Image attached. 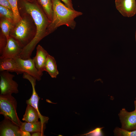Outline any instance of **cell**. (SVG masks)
<instances>
[{"label": "cell", "instance_id": "6da1fadb", "mask_svg": "<svg viewBox=\"0 0 136 136\" xmlns=\"http://www.w3.org/2000/svg\"><path fill=\"white\" fill-rule=\"evenodd\" d=\"M22 4L27 13L31 16L36 27L34 37L23 48L20 56L23 59H27L31 58L32 52L38 43L49 35L48 29L51 21L42 8L37 3L23 0Z\"/></svg>", "mask_w": 136, "mask_h": 136}, {"label": "cell", "instance_id": "7a4b0ae2", "mask_svg": "<svg viewBox=\"0 0 136 136\" xmlns=\"http://www.w3.org/2000/svg\"><path fill=\"white\" fill-rule=\"evenodd\" d=\"M51 1L53 16L48 29L49 35L63 25L74 29L76 24L75 19L82 15V13L70 8L59 0H51Z\"/></svg>", "mask_w": 136, "mask_h": 136}, {"label": "cell", "instance_id": "3957f363", "mask_svg": "<svg viewBox=\"0 0 136 136\" xmlns=\"http://www.w3.org/2000/svg\"><path fill=\"white\" fill-rule=\"evenodd\" d=\"M30 19L26 16L22 17L15 25L10 34V36L17 40L23 48L31 41L36 34Z\"/></svg>", "mask_w": 136, "mask_h": 136}, {"label": "cell", "instance_id": "277c9868", "mask_svg": "<svg viewBox=\"0 0 136 136\" xmlns=\"http://www.w3.org/2000/svg\"><path fill=\"white\" fill-rule=\"evenodd\" d=\"M17 102L12 95H0V114L20 126L22 122L17 115Z\"/></svg>", "mask_w": 136, "mask_h": 136}, {"label": "cell", "instance_id": "5b68a950", "mask_svg": "<svg viewBox=\"0 0 136 136\" xmlns=\"http://www.w3.org/2000/svg\"><path fill=\"white\" fill-rule=\"evenodd\" d=\"M15 76L8 71L0 72V95H12L18 93V84L13 79Z\"/></svg>", "mask_w": 136, "mask_h": 136}, {"label": "cell", "instance_id": "8992f818", "mask_svg": "<svg viewBox=\"0 0 136 136\" xmlns=\"http://www.w3.org/2000/svg\"><path fill=\"white\" fill-rule=\"evenodd\" d=\"M15 59L21 74L25 72L35 78L38 81L41 80L42 75L39 73L36 68L33 58L23 59L19 57Z\"/></svg>", "mask_w": 136, "mask_h": 136}, {"label": "cell", "instance_id": "52a82bcc", "mask_svg": "<svg viewBox=\"0 0 136 136\" xmlns=\"http://www.w3.org/2000/svg\"><path fill=\"white\" fill-rule=\"evenodd\" d=\"M23 48L14 38L10 36L7 40L6 45L4 49L0 58L15 59L20 57Z\"/></svg>", "mask_w": 136, "mask_h": 136}, {"label": "cell", "instance_id": "ba28073f", "mask_svg": "<svg viewBox=\"0 0 136 136\" xmlns=\"http://www.w3.org/2000/svg\"><path fill=\"white\" fill-rule=\"evenodd\" d=\"M118 116L122 128L129 131L136 130V112L134 110L128 112L125 108H123Z\"/></svg>", "mask_w": 136, "mask_h": 136}, {"label": "cell", "instance_id": "9c48e42d", "mask_svg": "<svg viewBox=\"0 0 136 136\" xmlns=\"http://www.w3.org/2000/svg\"><path fill=\"white\" fill-rule=\"evenodd\" d=\"M0 136H21L20 126L9 118L4 117L0 122Z\"/></svg>", "mask_w": 136, "mask_h": 136}, {"label": "cell", "instance_id": "30bf717a", "mask_svg": "<svg viewBox=\"0 0 136 136\" xmlns=\"http://www.w3.org/2000/svg\"><path fill=\"white\" fill-rule=\"evenodd\" d=\"M116 9L124 16L131 17L136 13L135 0H115Z\"/></svg>", "mask_w": 136, "mask_h": 136}, {"label": "cell", "instance_id": "8fae6325", "mask_svg": "<svg viewBox=\"0 0 136 136\" xmlns=\"http://www.w3.org/2000/svg\"><path fill=\"white\" fill-rule=\"evenodd\" d=\"M43 123H47L49 118L39 113L31 105L27 104L22 120L25 122L33 123L37 122L39 119Z\"/></svg>", "mask_w": 136, "mask_h": 136}, {"label": "cell", "instance_id": "7c38bea8", "mask_svg": "<svg viewBox=\"0 0 136 136\" xmlns=\"http://www.w3.org/2000/svg\"><path fill=\"white\" fill-rule=\"evenodd\" d=\"M36 53L33 58L36 67L39 73L42 75L44 71V67L47 58L49 55L47 52L40 45L36 48Z\"/></svg>", "mask_w": 136, "mask_h": 136}, {"label": "cell", "instance_id": "4fadbf2b", "mask_svg": "<svg viewBox=\"0 0 136 136\" xmlns=\"http://www.w3.org/2000/svg\"><path fill=\"white\" fill-rule=\"evenodd\" d=\"M45 124L40 121L33 123L25 121L21 122L20 129L22 131L28 132L31 133L38 132L44 133L46 128Z\"/></svg>", "mask_w": 136, "mask_h": 136}, {"label": "cell", "instance_id": "5bb4252c", "mask_svg": "<svg viewBox=\"0 0 136 136\" xmlns=\"http://www.w3.org/2000/svg\"><path fill=\"white\" fill-rule=\"evenodd\" d=\"M4 71L21 74L15 59L12 58H0V71Z\"/></svg>", "mask_w": 136, "mask_h": 136}, {"label": "cell", "instance_id": "9a60e30c", "mask_svg": "<svg viewBox=\"0 0 136 136\" xmlns=\"http://www.w3.org/2000/svg\"><path fill=\"white\" fill-rule=\"evenodd\" d=\"M44 71L52 78H56L59 74L56 61L54 57L49 54L45 64Z\"/></svg>", "mask_w": 136, "mask_h": 136}, {"label": "cell", "instance_id": "2e32d148", "mask_svg": "<svg viewBox=\"0 0 136 136\" xmlns=\"http://www.w3.org/2000/svg\"><path fill=\"white\" fill-rule=\"evenodd\" d=\"M0 26L2 34L7 40L10 37V33L15 25L7 19L2 18L0 20Z\"/></svg>", "mask_w": 136, "mask_h": 136}, {"label": "cell", "instance_id": "e0dca14e", "mask_svg": "<svg viewBox=\"0 0 136 136\" xmlns=\"http://www.w3.org/2000/svg\"><path fill=\"white\" fill-rule=\"evenodd\" d=\"M48 18L51 21L53 16L52 3L51 0H37Z\"/></svg>", "mask_w": 136, "mask_h": 136}, {"label": "cell", "instance_id": "ac0fdd59", "mask_svg": "<svg viewBox=\"0 0 136 136\" xmlns=\"http://www.w3.org/2000/svg\"><path fill=\"white\" fill-rule=\"evenodd\" d=\"M0 14L1 17L7 19L14 24V15L12 10L0 5Z\"/></svg>", "mask_w": 136, "mask_h": 136}, {"label": "cell", "instance_id": "d6986e66", "mask_svg": "<svg viewBox=\"0 0 136 136\" xmlns=\"http://www.w3.org/2000/svg\"><path fill=\"white\" fill-rule=\"evenodd\" d=\"M11 7L14 16V22L15 25L22 19L18 10V0H8Z\"/></svg>", "mask_w": 136, "mask_h": 136}, {"label": "cell", "instance_id": "ffe728a7", "mask_svg": "<svg viewBox=\"0 0 136 136\" xmlns=\"http://www.w3.org/2000/svg\"><path fill=\"white\" fill-rule=\"evenodd\" d=\"M114 135L120 136H136V130L131 131L116 127L114 130Z\"/></svg>", "mask_w": 136, "mask_h": 136}, {"label": "cell", "instance_id": "44dd1931", "mask_svg": "<svg viewBox=\"0 0 136 136\" xmlns=\"http://www.w3.org/2000/svg\"><path fill=\"white\" fill-rule=\"evenodd\" d=\"M103 128V127H97L93 130L82 135L91 136H102L103 134L101 130Z\"/></svg>", "mask_w": 136, "mask_h": 136}, {"label": "cell", "instance_id": "7402d4cb", "mask_svg": "<svg viewBox=\"0 0 136 136\" xmlns=\"http://www.w3.org/2000/svg\"><path fill=\"white\" fill-rule=\"evenodd\" d=\"M7 43L6 37L3 34L0 36V55H2L3 51Z\"/></svg>", "mask_w": 136, "mask_h": 136}, {"label": "cell", "instance_id": "603a6c76", "mask_svg": "<svg viewBox=\"0 0 136 136\" xmlns=\"http://www.w3.org/2000/svg\"><path fill=\"white\" fill-rule=\"evenodd\" d=\"M0 5L12 10L11 6L8 0H0Z\"/></svg>", "mask_w": 136, "mask_h": 136}, {"label": "cell", "instance_id": "cb8c5ba5", "mask_svg": "<svg viewBox=\"0 0 136 136\" xmlns=\"http://www.w3.org/2000/svg\"><path fill=\"white\" fill-rule=\"evenodd\" d=\"M67 7L72 9H74L72 0H61Z\"/></svg>", "mask_w": 136, "mask_h": 136}, {"label": "cell", "instance_id": "d4e9b609", "mask_svg": "<svg viewBox=\"0 0 136 136\" xmlns=\"http://www.w3.org/2000/svg\"><path fill=\"white\" fill-rule=\"evenodd\" d=\"M32 136H44V133L39 132H36L31 133Z\"/></svg>", "mask_w": 136, "mask_h": 136}, {"label": "cell", "instance_id": "484cf974", "mask_svg": "<svg viewBox=\"0 0 136 136\" xmlns=\"http://www.w3.org/2000/svg\"><path fill=\"white\" fill-rule=\"evenodd\" d=\"M30 136L31 134L29 132L21 130V136Z\"/></svg>", "mask_w": 136, "mask_h": 136}, {"label": "cell", "instance_id": "4316f807", "mask_svg": "<svg viewBox=\"0 0 136 136\" xmlns=\"http://www.w3.org/2000/svg\"><path fill=\"white\" fill-rule=\"evenodd\" d=\"M134 105L135 108L134 110L136 112V98L134 101Z\"/></svg>", "mask_w": 136, "mask_h": 136}, {"label": "cell", "instance_id": "83f0119b", "mask_svg": "<svg viewBox=\"0 0 136 136\" xmlns=\"http://www.w3.org/2000/svg\"><path fill=\"white\" fill-rule=\"evenodd\" d=\"M135 40H136V30L135 33Z\"/></svg>", "mask_w": 136, "mask_h": 136}, {"label": "cell", "instance_id": "f1b7e54d", "mask_svg": "<svg viewBox=\"0 0 136 136\" xmlns=\"http://www.w3.org/2000/svg\"><path fill=\"white\" fill-rule=\"evenodd\" d=\"M28 0V1H32V0Z\"/></svg>", "mask_w": 136, "mask_h": 136}]
</instances>
